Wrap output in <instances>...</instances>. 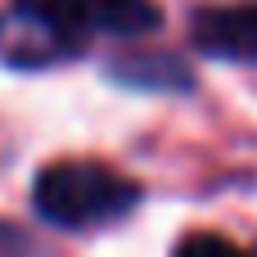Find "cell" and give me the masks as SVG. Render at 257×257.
Masks as SVG:
<instances>
[{
    "label": "cell",
    "mask_w": 257,
    "mask_h": 257,
    "mask_svg": "<svg viewBox=\"0 0 257 257\" xmlns=\"http://www.w3.org/2000/svg\"><path fill=\"white\" fill-rule=\"evenodd\" d=\"M158 27V0H9L0 9V63L45 72L99 41H140Z\"/></svg>",
    "instance_id": "6da1fadb"
},
{
    "label": "cell",
    "mask_w": 257,
    "mask_h": 257,
    "mask_svg": "<svg viewBox=\"0 0 257 257\" xmlns=\"http://www.w3.org/2000/svg\"><path fill=\"white\" fill-rule=\"evenodd\" d=\"M145 190L90 158H63L41 167L36 185H32V212L54 226V230H99V226H117L122 217H131L140 208Z\"/></svg>",
    "instance_id": "7a4b0ae2"
},
{
    "label": "cell",
    "mask_w": 257,
    "mask_h": 257,
    "mask_svg": "<svg viewBox=\"0 0 257 257\" xmlns=\"http://www.w3.org/2000/svg\"><path fill=\"white\" fill-rule=\"evenodd\" d=\"M190 45L208 59L257 68V0L199 5L190 14Z\"/></svg>",
    "instance_id": "3957f363"
},
{
    "label": "cell",
    "mask_w": 257,
    "mask_h": 257,
    "mask_svg": "<svg viewBox=\"0 0 257 257\" xmlns=\"http://www.w3.org/2000/svg\"><path fill=\"white\" fill-rule=\"evenodd\" d=\"M108 77L122 81V86H136V90H194L190 63L172 50H149V45H136V50L117 54L108 63Z\"/></svg>",
    "instance_id": "277c9868"
}]
</instances>
